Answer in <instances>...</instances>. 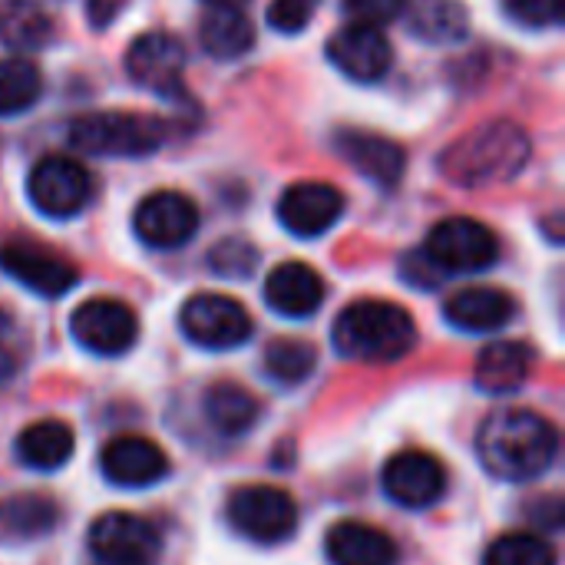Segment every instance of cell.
I'll return each mask as SVG.
<instances>
[{
  "label": "cell",
  "instance_id": "cell-1",
  "mask_svg": "<svg viewBox=\"0 0 565 565\" xmlns=\"http://www.w3.org/2000/svg\"><path fill=\"white\" fill-rule=\"evenodd\" d=\"M559 454V430L536 411H497L477 430V457L507 483L543 477Z\"/></svg>",
  "mask_w": 565,
  "mask_h": 565
},
{
  "label": "cell",
  "instance_id": "cell-2",
  "mask_svg": "<svg viewBox=\"0 0 565 565\" xmlns=\"http://www.w3.org/2000/svg\"><path fill=\"white\" fill-rule=\"evenodd\" d=\"M526 159H530V136L516 122L497 119L450 142L440 156V172L454 185L487 189L516 179Z\"/></svg>",
  "mask_w": 565,
  "mask_h": 565
},
{
  "label": "cell",
  "instance_id": "cell-3",
  "mask_svg": "<svg viewBox=\"0 0 565 565\" xmlns=\"http://www.w3.org/2000/svg\"><path fill=\"white\" fill-rule=\"evenodd\" d=\"M417 328L411 311L394 301H354L334 321V348L348 361L394 364L411 354Z\"/></svg>",
  "mask_w": 565,
  "mask_h": 565
},
{
  "label": "cell",
  "instance_id": "cell-4",
  "mask_svg": "<svg viewBox=\"0 0 565 565\" xmlns=\"http://www.w3.org/2000/svg\"><path fill=\"white\" fill-rule=\"evenodd\" d=\"M66 139L86 156H149L169 142V122L139 113H83L66 126Z\"/></svg>",
  "mask_w": 565,
  "mask_h": 565
},
{
  "label": "cell",
  "instance_id": "cell-5",
  "mask_svg": "<svg viewBox=\"0 0 565 565\" xmlns=\"http://www.w3.org/2000/svg\"><path fill=\"white\" fill-rule=\"evenodd\" d=\"M225 516L238 536L262 546L285 543L298 530V503L291 500V493L265 483L238 487L225 503Z\"/></svg>",
  "mask_w": 565,
  "mask_h": 565
},
{
  "label": "cell",
  "instance_id": "cell-6",
  "mask_svg": "<svg viewBox=\"0 0 565 565\" xmlns=\"http://www.w3.org/2000/svg\"><path fill=\"white\" fill-rule=\"evenodd\" d=\"M424 258L440 271V275H473L487 271L500 258V242L497 235L477 222V218H444L430 228Z\"/></svg>",
  "mask_w": 565,
  "mask_h": 565
},
{
  "label": "cell",
  "instance_id": "cell-7",
  "mask_svg": "<svg viewBox=\"0 0 565 565\" xmlns=\"http://www.w3.org/2000/svg\"><path fill=\"white\" fill-rule=\"evenodd\" d=\"M86 553L89 565H156L162 536L136 513H103L86 533Z\"/></svg>",
  "mask_w": 565,
  "mask_h": 565
},
{
  "label": "cell",
  "instance_id": "cell-8",
  "mask_svg": "<svg viewBox=\"0 0 565 565\" xmlns=\"http://www.w3.org/2000/svg\"><path fill=\"white\" fill-rule=\"evenodd\" d=\"M179 328L195 348L205 351H232L252 338L248 311L235 298L215 291L192 295L179 311Z\"/></svg>",
  "mask_w": 565,
  "mask_h": 565
},
{
  "label": "cell",
  "instance_id": "cell-9",
  "mask_svg": "<svg viewBox=\"0 0 565 565\" xmlns=\"http://www.w3.org/2000/svg\"><path fill=\"white\" fill-rule=\"evenodd\" d=\"M185 63L189 56H185L182 40L166 30H149L136 36L126 50V73L132 76V83L162 99L182 96Z\"/></svg>",
  "mask_w": 565,
  "mask_h": 565
},
{
  "label": "cell",
  "instance_id": "cell-10",
  "mask_svg": "<svg viewBox=\"0 0 565 565\" xmlns=\"http://www.w3.org/2000/svg\"><path fill=\"white\" fill-rule=\"evenodd\" d=\"M70 334L76 344L99 358L126 354L139 338V321L129 305L116 298H89L70 318Z\"/></svg>",
  "mask_w": 565,
  "mask_h": 565
},
{
  "label": "cell",
  "instance_id": "cell-11",
  "mask_svg": "<svg viewBox=\"0 0 565 565\" xmlns=\"http://www.w3.org/2000/svg\"><path fill=\"white\" fill-rule=\"evenodd\" d=\"M26 195L46 218H73L89 202L93 179L76 159L46 156L30 169Z\"/></svg>",
  "mask_w": 565,
  "mask_h": 565
},
{
  "label": "cell",
  "instance_id": "cell-12",
  "mask_svg": "<svg viewBox=\"0 0 565 565\" xmlns=\"http://www.w3.org/2000/svg\"><path fill=\"white\" fill-rule=\"evenodd\" d=\"M132 228L149 248H179L195 235L199 209H195V202L189 195L162 189V192L146 195L136 205Z\"/></svg>",
  "mask_w": 565,
  "mask_h": 565
},
{
  "label": "cell",
  "instance_id": "cell-13",
  "mask_svg": "<svg viewBox=\"0 0 565 565\" xmlns=\"http://www.w3.org/2000/svg\"><path fill=\"white\" fill-rule=\"evenodd\" d=\"M384 493L404 507V510H427L434 507L447 490V470L437 457L424 450H404L394 454L381 473Z\"/></svg>",
  "mask_w": 565,
  "mask_h": 565
},
{
  "label": "cell",
  "instance_id": "cell-14",
  "mask_svg": "<svg viewBox=\"0 0 565 565\" xmlns=\"http://www.w3.org/2000/svg\"><path fill=\"white\" fill-rule=\"evenodd\" d=\"M99 470L106 483L119 490H146L169 473V457L149 437L126 434L106 444V450L99 454Z\"/></svg>",
  "mask_w": 565,
  "mask_h": 565
},
{
  "label": "cell",
  "instance_id": "cell-15",
  "mask_svg": "<svg viewBox=\"0 0 565 565\" xmlns=\"http://www.w3.org/2000/svg\"><path fill=\"white\" fill-rule=\"evenodd\" d=\"M328 60L344 76H351L358 83H374L391 70L394 50H391V40L384 36L381 26L351 23V26H341L328 40Z\"/></svg>",
  "mask_w": 565,
  "mask_h": 565
},
{
  "label": "cell",
  "instance_id": "cell-16",
  "mask_svg": "<svg viewBox=\"0 0 565 565\" xmlns=\"http://www.w3.org/2000/svg\"><path fill=\"white\" fill-rule=\"evenodd\" d=\"M0 268L23 288H30L33 295L43 298H60L66 295L79 275L70 262L56 258L53 252L30 245V242H7L0 245Z\"/></svg>",
  "mask_w": 565,
  "mask_h": 565
},
{
  "label": "cell",
  "instance_id": "cell-17",
  "mask_svg": "<svg viewBox=\"0 0 565 565\" xmlns=\"http://www.w3.org/2000/svg\"><path fill=\"white\" fill-rule=\"evenodd\" d=\"M344 212V195L328 182H298L278 199L281 225L298 238L324 235Z\"/></svg>",
  "mask_w": 565,
  "mask_h": 565
},
{
  "label": "cell",
  "instance_id": "cell-18",
  "mask_svg": "<svg viewBox=\"0 0 565 565\" xmlns=\"http://www.w3.org/2000/svg\"><path fill=\"white\" fill-rule=\"evenodd\" d=\"M334 149L351 169H358L364 179H371L374 185H384V189H394L407 166V156L394 139L364 132V129H344L334 139Z\"/></svg>",
  "mask_w": 565,
  "mask_h": 565
},
{
  "label": "cell",
  "instance_id": "cell-19",
  "mask_svg": "<svg viewBox=\"0 0 565 565\" xmlns=\"http://www.w3.org/2000/svg\"><path fill=\"white\" fill-rule=\"evenodd\" d=\"M265 301L271 311H278L285 318H308L324 301V281L311 265L285 262L265 281Z\"/></svg>",
  "mask_w": 565,
  "mask_h": 565
},
{
  "label": "cell",
  "instance_id": "cell-20",
  "mask_svg": "<svg viewBox=\"0 0 565 565\" xmlns=\"http://www.w3.org/2000/svg\"><path fill=\"white\" fill-rule=\"evenodd\" d=\"M324 553L331 565H397V546L377 526L344 520L324 536Z\"/></svg>",
  "mask_w": 565,
  "mask_h": 565
},
{
  "label": "cell",
  "instance_id": "cell-21",
  "mask_svg": "<svg viewBox=\"0 0 565 565\" xmlns=\"http://www.w3.org/2000/svg\"><path fill=\"white\" fill-rule=\"evenodd\" d=\"M444 318L467 334L500 331L513 318V298L500 288H480V285L460 288L457 295L447 298Z\"/></svg>",
  "mask_w": 565,
  "mask_h": 565
},
{
  "label": "cell",
  "instance_id": "cell-22",
  "mask_svg": "<svg viewBox=\"0 0 565 565\" xmlns=\"http://www.w3.org/2000/svg\"><path fill=\"white\" fill-rule=\"evenodd\" d=\"M533 348L523 341H497L477 358V387L483 394H513L533 371Z\"/></svg>",
  "mask_w": 565,
  "mask_h": 565
},
{
  "label": "cell",
  "instance_id": "cell-23",
  "mask_svg": "<svg viewBox=\"0 0 565 565\" xmlns=\"http://www.w3.org/2000/svg\"><path fill=\"white\" fill-rule=\"evenodd\" d=\"M407 26L424 43H460L470 33V10L463 0H407Z\"/></svg>",
  "mask_w": 565,
  "mask_h": 565
},
{
  "label": "cell",
  "instance_id": "cell-24",
  "mask_svg": "<svg viewBox=\"0 0 565 565\" xmlns=\"http://www.w3.org/2000/svg\"><path fill=\"white\" fill-rule=\"evenodd\" d=\"M202 411H205L209 427L215 434H222V437H242L262 417V404L255 401V394H248L238 384H215V387H209L205 401H202Z\"/></svg>",
  "mask_w": 565,
  "mask_h": 565
},
{
  "label": "cell",
  "instance_id": "cell-25",
  "mask_svg": "<svg viewBox=\"0 0 565 565\" xmlns=\"http://www.w3.org/2000/svg\"><path fill=\"white\" fill-rule=\"evenodd\" d=\"M53 40V17L36 0H0V43L17 53H33Z\"/></svg>",
  "mask_w": 565,
  "mask_h": 565
},
{
  "label": "cell",
  "instance_id": "cell-26",
  "mask_svg": "<svg viewBox=\"0 0 565 565\" xmlns=\"http://www.w3.org/2000/svg\"><path fill=\"white\" fill-rule=\"evenodd\" d=\"M73 457V430L63 420H36L17 437V460L30 470H60Z\"/></svg>",
  "mask_w": 565,
  "mask_h": 565
},
{
  "label": "cell",
  "instance_id": "cell-27",
  "mask_svg": "<svg viewBox=\"0 0 565 565\" xmlns=\"http://www.w3.org/2000/svg\"><path fill=\"white\" fill-rule=\"evenodd\" d=\"M199 40L215 60H235L255 43V26L242 7H209L199 23Z\"/></svg>",
  "mask_w": 565,
  "mask_h": 565
},
{
  "label": "cell",
  "instance_id": "cell-28",
  "mask_svg": "<svg viewBox=\"0 0 565 565\" xmlns=\"http://www.w3.org/2000/svg\"><path fill=\"white\" fill-rule=\"evenodd\" d=\"M43 93L40 70L23 56H3L0 60V116L26 113Z\"/></svg>",
  "mask_w": 565,
  "mask_h": 565
},
{
  "label": "cell",
  "instance_id": "cell-29",
  "mask_svg": "<svg viewBox=\"0 0 565 565\" xmlns=\"http://www.w3.org/2000/svg\"><path fill=\"white\" fill-rule=\"evenodd\" d=\"M265 374L285 387H295L301 381L311 377L315 364H318V351L308 344V341H298V338H278L265 348Z\"/></svg>",
  "mask_w": 565,
  "mask_h": 565
},
{
  "label": "cell",
  "instance_id": "cell-30",
  "mask_svg": "<svg viewBox=\"0 0 565 565\" xmlns=\"http://www.w3.org/2000/svg\"><path fill=\"white\" fill-rule=\"evenodd\" d=\"M483 565H556V550L536 533H507L487 550Z\"/></svg>",
  "mask_w": 565,
  "mask_h": 565
},
{
  "label": "cell",
  "instance_id": "cell-31",
  "mask_svg": "<svg viewBox=\"0 0 565 565\" xmlns=\"http://www.w3.org/2000/svg\"><path fill=\"white\" fill-rule=\"evenodd\" d=\"M3 523L13 536H43L56 526V507L53 500L46 497H17L10 500L7 513H3Z\"/></svg>",
  "mask_w": 565,
  "mask_h": 565
},
{
  "label": "cell",
  "instance_id": "cell-32",
  "mask_svg": "<svg viewBox=\"0 0 565 565\" xmlns=\"http://www.w3.org/2000/svg\"><path fill=\"white\" fill-rule=\"evenodd\" d=\"M255 262H258V252L242 242V238H225L218 242L212 252H209V265L215 275H225V278H245L255 271Z\"/></svg>",
  "mask_w": 565,
  "mask_h": 565
},
{
  "label": "cell",
  "instance_id": "cell-33",
  "mask_svg": "<svg viewBox=\"0 0 565 565\" xmlns=\"http://www.w3.org/2000/svg\"><path fill=\"white\" fill-rule=\"evenodd\" d=\"M318 7H321V0H271L268 26L285 33V36H295V33H301L315 20Z\"/></svg>",
  "mask_w": 565,
  "mask_h": 565
},
{
  "label": "cell",
  "instance_id": "cell-34",
  "mask_svg": "<svg viewBox=\"0 0 565 565\" xmlns=\"http://www.w3.org/2000/svg\"><path fill=\"white\" fill-rule=\"evenodd\" d=\"M503 10L523 26H556L563 20V0H503Z\"/></svg>",
  "mask_w": 565,
  "mask_h": 565
},
{
  "label": "cell",
  "instance_id": "cell-35",
  "mask_svg": "<svg viewBox=\"0 0 565 565\" xmlns=\"http://www.w3.org/2000/svg\"><path fill=\"white\" fill-rule=\"evenodd\" d=\"M407 0H341L344 13L354 17V23H367V26H384L391 20H397L404 13Z\"/></svg>",
  "mask_w": 565,
  "mask_h": 565
},
{
  "label": "cell",
  "instance_id": "cell-36",
  "mask_svg": "<svg viewBox=\"0 0 565 565\" xmlns=\"http://www.w3.org/2000/svg\"><path fill=\"white\" fill-rule=\"evenodd\" d=\"M116 10V3L113 0H93L89 7H86V13H89V20L96 23V26H103L106 23V17Z\"/></svg>",
  "mask_w": 565,
  "mask_h": 565
},
{
  "label": "cell",
  "instance_id": "cell-37",
  "mask_svg": "<svg viewBox=\"0 0 565 565\" xmlns=\"http://www.w3.org/2000/svg\"><path fill=\"white\" fill-rule=\"evenodd\" d=\"M10 328H13V321H10V315L0 308V361H3V364H10V361H7V351H3V344H7V338H10Z\"/></svg>",
  "mask_w": 565,
  "mask_h": 565
},
{
  "label": "cell",
  "instance_id": "cell-38",
  "mask_svg": "<svg viewBox=\"0 0 565 565\" xmlns=\"http://www.w3.org/2000/svg\"><path fill=\"white\" fill-rule=\"evenodd\" d=\"M209 7H242L245 0H205Z\"/></svg>",
  "mask_w": 565,
  "mask_h": 565
}]
</instances>
